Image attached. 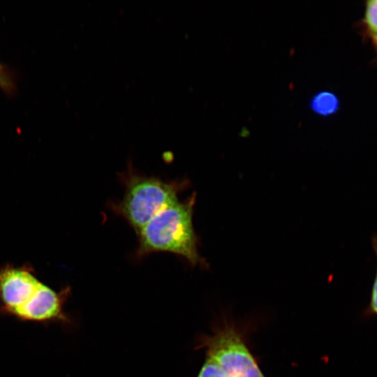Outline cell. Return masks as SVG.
Masks as SVG:
<instances>
[{
    "instance_id": "6da1fadb",
    "label": "cell",
    "mask_w": 377,
    "mask_h": 377,
    "mask_svg": "<svg viewBox=\"0 0 377 377\" xmlns=\"http://www.w3.org/2000/svg\"><path fill=\"white\" fill-rule=\"evenodd\" d=\"M196 193L185 200L167 206L156 214L138 233L135 257L168 252L187 261L191 266L207 267L198 251V239L193 226Z\"/></svg>"
},
{
    "instance_id": "7a4b0ae2",
    "label": "cell",
    "mask_w": 377,
    "mask_h": 377,
    "mask_svg": "<svg viewBox=\"0 0 377 377\" xmlns=\"http://www.w3.org/2000/svg\"><path fill=\"white\" fill-rule=\"evenodd\" d=\"M119 176L125 188L124 196L108 207L124 218L137 235L156 214L177 202L179 193L189 184L186 179L167 180L140 175L132 167Z\"/></svg>"
},
{
    "instance_id": "3957f363",
    "label": "cell",
    "mask_w": 377,
    "mask_h": 377,
    "mask_svg": "<svg viewBox=\"0 0 377 377\" xmlns=\"http://www.w3.org/2000/svg\"><path fill=\"white\" fill-rule=\"evenodd\" d=\"M226 377H265L239 332L228 323L201 338L200 345Z\"/></svg>"
},
{
    "instance_id": "277c9868",
    "label": "cell",
    "mask_w": 377,
    "mask_h": 377,
    "mask_svg": "<svg viewBox=\"0 0 377 377\" xmlns=\"http://www.w3.org/2000/svg\"><path fill=\"white\" fill-rule=\"evenodd\" d=\"M40 283L27 269H1L0 301L3 311L15 316L31 299Z\"/></svg>"
},
{
    "instance_id": "5b68a950",
    "label": "cell",
    "mask_w": 377,
    "mask_h": 377,
    "mask_svg": "<svg viewBox=\"0 0 377 377\" xmlns=\"http://www.w3.org/2000/svg\"><path fill=\"white\" fill-rule=\"evenodd\" d=\"M68 292L66 290L58 293L41 283L31 299L15 316L31 321L66 320L63 304Z\"/></svg>"
},
{
    "instance_id": "8992f818",
    "label": "cell",
    "mask_w": 377,
    "mask_h": 377,
    "mask_svg": "<svg viewBox=\"0 0 377 377\" xmlns=\"http://www.w3.org/2000/svg\"><path fill=\"white\" fill-rule=\"evenodd\" d=\"M308 105L315 114L327 117L335 114L339 110L341 102L334 93L320 91L311 97Z\"/></svg>"
},
{
    "instance_id": "52a82bcc",
    "label": "cell",
    "mask_w": 377,
    "mask_h": 377,
    "mask_svg": "<svg viewBox=\"0 0 377 377\" xmlns=\"http://www.w3.org/2000/svg\"><path fill=\"white\" fill-rule=\"evenodd\" d=\"M364 21L369 32L377 36V0L367 1Z\"/></svg>"
},
{
    "instance_id": "ba28073f",
    "label": "cell",
    "mask_w": 377,
    "mask_h": 377,
    "mask_svg": "<svg viewBox=\"0 0 377 377\" xmlns=\"http://www.w3.org/2000/svg\"><path fill=\"white\" fill-rule=\"evenodd\" d=\"M197 377H226L220 365L212 357L207 356Z\"/></svg>"
},
{
    "instance_id": "9c48e42d",
    "label": "cell",
    "mask_w": 377,
    "mask_h": 377,
    "mask_svg": "<svg viewBox=\"0 0 377 377\" xmlns=\"http://www.w3.org/2000/svg\"><path fill=\"white\" fill-rule=\"evenodd\" d=\"M372 244L377 259V235L374 237ZM369 307L371 311L377 315V268L371 290Z\"/></svg>"
},
{
    "instance_id": "30bf717a",
    "label": "cell",
    "mask_w": 377,
    "mask_h": 377,
    "mask_svg": "<svg viewBox=\"0 0 377 377\" xmlns=\"http://www.w3.org/2000/svg\"><path fill=\"white\" fill-rule=\"evenodd\" d=\"M8 85V83L7 79L4 73L0 69V86L7 87Z\"/></svg>"
},
{
    "instance_id": "8fae6325",
    "label": "cell",
    "mask_w": 377,
    "mask_h": 377,
    "mask_svg": "<svg viewBox=\"0 0 377 377\" xmlns=\"http://www.w3.org/2000/svg\"><path fill=\"white\" fill-rule=\"evenodd\" d=\"M374 43L376 44V46L377 47V36H373Z\"/></svg>"
}]
</instances>
